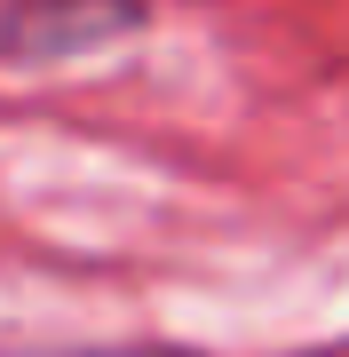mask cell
Segmentation results:
<instances>
[{
  "label": "cell",
  "mask_w": 349,
  "mask_h": 357,
  "mask_svg": "<svg viewBox=\"0 0 349 357\" xmlns=\"http://www.w3.org/2000/svg\"><path fill=\"white\" fill-rule=\"evenodd\" d=\"M151 24V0H0V64L72 72Z\"/></svg>",
  "instance_id": "6da1fadb"
}]
</instances>
